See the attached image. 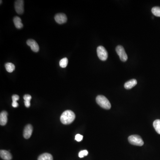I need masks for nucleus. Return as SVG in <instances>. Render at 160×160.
<instances>
[{"label": "nucleus", "instance_id": "obj_20", "mask_svg": "<svg viewBox=\"0 0 160 160\" xmlns=\"http://www.w3.org/2000/svg\"><path fill=\"white\" fill-rule=\"evenodd\" d=\"M68 63V60L67 58L65 57V58L62 59L60 61L59 65H60V66L61 67L64 68L66 67Z\"/></svg>", "mask_w": 160, "mask_h": 160}, {"label": "nucleus", "instance_id": "obj_15", "mask_svg": "<svg viewBox=\"0 0 160 160\" xmlns=\"http://www.w3.org/2000/svg\"><path fill=\"white\" fill-rule=\"evenodd\" d=\"M24 99V105L27 108H29L30 106V100L32 99V96L29 94L24 95L23 97Z\"/></svg>", "mask_w": 160, "mask_h": 160}, {"label": "nucleus", "instance_id": "obj_12", "mask_svg": "<svg viewBox=\"0 0 160 160\" xmlns=\"http://www.w3.org/2000/svg\"><path fill=\"white\" fill-rule=\"evenodd\" d=\"M137 84V81L136 79L130 80L124 84V87L127 89H132Z\"/></svg>", "mask_w": 160, "mask_h": 160}, {"label": "nucleus", "instance_id": "obj_4", "mask_svg": "<svg viewBox=\"0 0 160 160\" xmlns=\"http://www.w3.org/2000/svg\"><path fill=\"white\" fill-rule=\"evenodd\" d=\"M96 51H97V56L101 61H106L108 58V52L103 46H99L97 47Z\"/></svg>", "mask_w": 160, "mask_h": 160}, {"label": "nucleus", "instance_id": "obj_21", "mask_svg": "<svg viewBox=\"0 0 160 160\" xmlns=\"http://www.w3.org/2000/svg\"><path fill=\"white\" fill-rule=\"evenodd\" d=\"M88 154V151L86 150L81 151L78 154L79 157L80 158H83L85 156H86Z\"/></svg>", "mask_w": 160, "mask_h": 160}, {"label": "nucleus", "instance_id": "obj_2", "mask_svg": "<svg viewBox=\"0 0 160 160\" xmlns=\"http://www.w3.org/2000/svg\"><path fill=\"white\" fill-rule=\"evenodd\" d=\"M96 103L101 107L106 110H110L111 107V105L108 99L103 95H99L96 96Z\"/></svg>", "mask_w": 160, "mask_h": 160}, {"label": "nucleus", "instance_id": "obj_6", "mask_svg": "<svg viewBox=\"0 0 160 160\" xmlns=\"http://www.w3.org/2000/svg\"><path fill=\"white\" fill-rule=\"evenodd\" d=\"M15 9L16 12L19 14H22L24 12V1L22 0H17L15 2Z\"/></svg>", "mask_w": 160, "mask_h": 160}, {"label": "nucleus", "instance_id": "obj_16", "mask_svg": "<svg viewBox=\"0 0 160 160\" xmlns=\"http://www.w3.org/2000/svg\"><path fill=\"white\" fill-rule=\"evenodd\" d=\"M5 67H6L7 71L8 73L13 72L15 68L14 64L12 63H10V62L6 63L5 65Z\"/></svg>", "mask_w": 160, "mask_h": 160}, {"label": "nucleus", "instance_id": "obj_13", "mask_svg": "<svg viewBox=\"0 0 160 160\" xmlns=\"http://www.w3.org/2000/svg\"><path fill=\"white\" fill-rule=\"evenodd\" d=\"M13 22L15 27L18 29H20L22 28L23 26L22 22V20L21 18L18 17H14L13 18Z\"/></svg>", "mask_w": 160, "mask_h": 160}, {"label": "nucleus", "instance_id": "obj_1", "mask_svg": "<svg viewBox=\"0 0 160 160\" xmlns=\"http://www.w3.org/2000/svg\"><path fill=\"white\" fill-rule=\"evenodd\" d=\"M75 119V114L72 111L67 110L62 113L60 117L61 122L64 124L72 123Z\"/></svg>", "mask_w": 160, "mask_h": 160}, {"label": "nucleus", "instance_id": "obj_7", "mask_svg": "<svg viewBox=\"0 0 160 160\" xmlns=\"http://www.w3.org/2000/svg\"><path fill=\"white\" fill-rule=\"evenodd\" d=\"M54 19L56 22L59 24H62L67 22V18L66 14L64 13H58L55 16Z\"/></svg>", "mask_w": 160, "mask_h": 160}, {"label": "nucleus", "instance_id": "obj_5", "mask_svg": "<svg viewBox=\"0 0 160 160\" xmlns=\"http://www.w3.org/2000/svg\"><path fill=\"white\" fill-rule=\"evenodd\" d=\"M116 51L122 61L126 62L127 60V55L122 46L120 45L117 46L116 48Z\"/></svg>", "mask_w": 160, "mask_h": 160}, {"label": "nucleus", "instance_id": "obj_19", "mask_svg": "<svg viewBox=\"0 0 160 160\" xmlns=\"http://www.w3.org/2000/svg\"><path fill=\"white\" fill-rule=\"evenodd\" d=\"M151 11L154 16L160 17V7H154L152 8Z\"/></svg>", "mask_w": 160, "mask_h": 160}, {"label": "nucleus", "instance_id": "obj_3", "mask_svg": "<svg viewBox=\"0 0 160 160\" xmlns=\"http://www.w3.org/2000/svg\"><path fill=\"white\" fill-rule=\"evenodd\" d=\"M129 143L133 145L141 146L144 145V141L140 136L138 135H133L128 138Z\"/></svg>", "mask_w": 160, "mask_h": 160}, {"label": "nucleus", "instance_id": "obj_22", "mask_svg": "<svg viewBox=\"0 0 160 160\" xmlns=\"http://www.w3.org/2000/svg\"><path fill=\"white\" fill-rule=\"evenodd\" d=\"M83 137L82 135L80 134H78L75 136V139L77 141L79 142V141H82V140L83 139Z\"/></svg>", "mask_w": 160, "mask_h": 160}, {"label": "nucleus", "instance_id": "obj_8", "mask_svg": "<svg viewBox=\"0 0 160 160\" xmlns=\"http://www.w3.org/2000/svg\"><path fill=\"white\" fill-rule=\"evenodd\" d=\"M26 43L28 45L30 46L31 50L34 52H38L39 50L38 45L35 41L33 39H29L27 41Z\"/></svg>", "mask_w": 160, "mask_h": 160}, {"label": "nucleus", "instance_id": "obj_9", "mask_svg": "<svg viewBox=\"0 0 160 160\" xmlns=\"http://www.w3.org/2000/svg\"><path fill=\"white\" fill-rule=\"evenodd\" d=\"M33 126L31 124H29L24 128L23 132L24 137L25 139H29L30 138L32 135L33 132Z\"/></svg>", "mask_w": 160, "mask_h": 160}, {"label": "nucleus", "instance_id": "obj_11", "mask_svg": "<svg viewBox=\"0 0 160 160\" xmlns=\"http://www.w3.org/2000/svg\"><path fill=\"white\" fill-rule=\"evenodd\" d=\"M8 113L6 111H2L0 114V124L4 126L6 124L8 121Z\"/></svg>", "mask_w": 160, "mask_h": 160}, {"label": "nucleus", "instance_id": "obj_23", "mask_svg": "<svg viewBox=\"0 0 160 160\" xmlns=\"http://www.w3.org/2000/svg\"><path fill=\"white\" fill-rule=\"evenodd\" d=\"M1 2H2V1H1Z\"/></svg>", "mask_w": 160, "mask_h": 160}, {"label": "nucleus", "instance_id": "obj_18", "mask_svg": "<svg viewBox=\"0 0 160 160\" xmlns=\"http://www.w3.org/2000/svg\"><path fill=\"white\" fill-rule=\"evenodd\" d=\"M12 98L13 100L12 104V106L14 108H17L18 106V104L17 102V101L19 100V96L16 94L13 95L12 96Z\"/></svg>", "mask_w": 160, "mask_h": 160}, {"label": "nucleus", "instance_id": "obj_10", "mask_svg": "<svg viewBox=\"0 0 160 160\" xmlns=\"http://www.w3.org/2000/svg\"><path fill=\"white\" fill-rule=\"evenodd\" d=\"M1 157L4 160H11L12 159L11 154L8 151L1 150L0 151Z\"/></svg>", "mask_w": 160, "mask_h": 160}, {"label": "nucleus", "instance_id": "obj_17", "mask_svg": "<svg viewBox=\"0 0 160 160\" xmlns=\"http://www.w3.org/2000/svg\"><path fill=\"white\" fill-rule=\"evenodd\" d=\"M153 126L156 131L158 133V134H160V120L157 119L154 121L153 123Z\"/></svg>", "mask_w": 160, "mask_h": 160}, {"label": "nucleus", "instance_id": "obj_14", "mask_svg": "<svg viewBox=\"0 0 160 160\" xmlns=\"http://www.w3.org/2000/svg\"><path fill=\"white\" fill-rule=\"evenodd\" d=\"M38 160H53L52 155L49 153H44L39 156Z\"/></svg>", "mask_w": 160, "mask_h": 160}]
</instances>
